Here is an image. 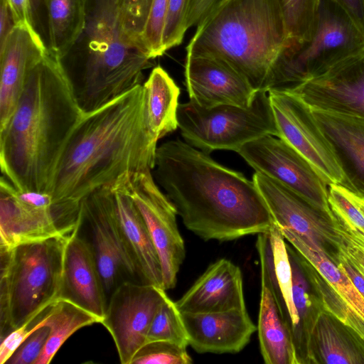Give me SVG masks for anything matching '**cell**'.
I'll use <instances>...</instances> for the list:
<instances>
[{
  "label": "cell",
  "instance_id": "2",
  "mask_svg": "<svg viewBox=\"0 0 364 364\" xmlns=\"http://www.w3.org/2000/svg\"><path fill=\"white\" fill-rule=\"evenodd\" d=\"M153 170L183 224L204 240L258 235L275 223L253 180L186 141L157 146Z\"/></svg>",
  "mask_w": 364,
  "mask_h": 364
},
{
  "label": "cell",
  "instance_id": "24",
  "mask_svg": "<svg viewBox=\"0 0 364 364\" xmlns=\"http://www.w3.org/2000/svg\"><path fill=\"white\" fill-rule=\"evenodd\" d=\"M143 87L146 125L152 138L158 141L178 127L180 89L161 66L151 70Z\"/></svg>",
  "mask_w": 364,
  "mask_h": 364
},
{
  "label": "cell",
  "instance_id": "22",
  "mask_svg": "<svg viewBox=\"0 0 364 364\" xmlns=\"http://www.w3.org/2000/svg\"><path fill=\"white\" fill-rule=\"evenodd\" d=\"M110 186L119 219L141 282L163 288L160 259L143 216L132 199L115 183Z\"/></svg>",
  "mask_w": 364,
  "mask_h": 364
},
{
  "label": "cell",
  "instance_id": "34",
  "mask_svg": "<svg viewBox=\"0 0 364 364\" xmlns=\"http://www.w3.org/2000/svg\"><path fill=\"white\" fill-rule=\"evenodd\" d=\"M190 0H169L163 32L164 52L181 43L187 31L186 21Z\"/></svg>",
  "mask_w": 364,
  "mask_h": 364
},
{
  "label": "cell",
  "instance_id": "17",
  "mask_svg": "<svg viewBox=\"0 0 364 364\" xmlns=\"http://www.w3.org/2000/svg\"><path fill=\"white\" fill-rule=\"evenodd\" d=\"M81 226L68 237L65 247L57 299L73 303L101 322L108 299L91 242L80 235Z\"/></svg>",
  "mask_w": 364,
  "mask_h": 364
},
{
  "label": "cell",
  "instance_id": "23",
  "mask_svg": "<svg viewBox=\"0 0 364 364\" xmlns=\"http://www.w3.org/2000/svg\"><path fill=\"white\" fill-rule=\"evenodd\" d=\"M257 330L261 354L266 364L297 363L290 331L263 271Z\"/></svg>",
  "mask_w": 364,
  "mask_h": 364
},
{
  "label": "cell",
  "instance_id": "43",
  "mask_svg": "<svg viewBox=\"0 0 364 364\" xmlns=\"http://www.w3.org/2000/svg\"><path fill=\"white\" fill-rule=\"evenodd\" d=\"M33 16L35 23L36 30L38 31V26L41 25L42 14L45 9L44 0H31Z\"/></svg>",
  "mask_w": 364,
  "mask_h": 364
},
{
  "label": "cell",
  "instance_id": "37",
  "mask_svg": "<svg viewBox=\"0 0 364 364\" xmlns=\"http://www.w3.org/2000/svg\"><path fill=\"white\" fill-rule=\"evenodd\" d=\"M44 310L36 318L28 321L23 326L11 332L3 340L0 346V363H6L14 352L33 331L38 323L43 318L47 310Z\"/></svg>",
  "mask_w": 364,
  "mask_h": 364
},
{
  "label": "cell",
  "instance_id": "8",
  "mask_svg": "<svg viewBox=\"0 0 364 364\" xmlns=\"http://www.w3.org/2000/svg\"><path fill=\"white\" fill-rule=\"evenodd\" d=\"M364 50V36L331 0H321L311 40L288 47L276 64L269 90H285L325 73Z\"/></svg>",
  "mask_w": 364,
  "mask_h": 364
},
{
  "label": "cell",
  "instance_id": "6",
  "mask_svg": "<svg viewBox=\"0 0 364 364\" xmlns=\"http://www.w3.org/2000/svg\"><path fill=\"white\" fill-rule=\"evenodd\" d=\"M69 236L0 247L1 341L57 300Z\"/></svg>",
  "mask_w": 364,
  "mask_h": 364
},
{
  "label": "cell",
  "instance_id": "13",
  "mask_svg": "<svg viewBox=\"0 0 364 364\" xmlns=\"http://www.w3.org/2000/svg\"><path fill=\"white\" fill-rule=\"evenodd\" d=\"M166 294L161 287L133 281L122 282L111 294L100 323L111 334L122 364H131L146 343L151 323Z\"/></svg>",
  "mask_w": 364,
  "mask_h": 364
},
{
  "label": "cell",
  "instance_id": "5",
  "mask_svg": "<svg viewBox=\"0 0 364 364\" xmlns=\"http://www.w3.org/2000/svg\"><path fill=\"white\" fill-rule=\"evenodd\" d=\"M196 28L187 55L219 59L255 91L268 92L274 67L290 46L277 0H223Z\"/></svg>",
  "mask_w": 364,
  "mask_h": 364
},
{
  "label": "cell",
  "instance_id": "20",
  "mask_svg": "<svg viewBox=\"0 0 364 364\" xmlns=\"http://www.w3.org/2000/svg\"><path fill=\"white\" fill-rule=\"evenodd\" d=\"M181 313H213L246 309L240 267L221 258L212 263L176 301Z\"/></svg>",
  "mask_w": 364,
  "mask_h": 364
},
{
  "label": "cell",
  "instance_id": "1",
  "mask_svg": "<svg viewBox=\"0 0 364 364\" xmlns=\"http://www.w3.org/2000/svg\"><path fill=\"white\" fill-rule=\"evenodd\" d=\"M156 144L146 125L139 85L82 114L66 142L48 193L62 215L78 224L82 201L93 191L124 173L154 169Z\"/></svg>",
  "mask_w": 364,
  "mask_h": 364
},
{
  "label": "cell",
  "instance_id": "15",
  "mask_svg": "<svg viewBox=\"0 0 364 364\" xmlns=\"http://www.w3.org/2000/svg\"><path fill=\"white\" fill-rule=\"evenodd\" d=\"M252 180L265 200L274 223L323 249H336L339 240L333 215L318 209L280 182L255 172Z\"/></svg>",
  "mask_w": 364,
  "mask_h": 364
},
{
  "label": "cell",
  "instance_id": "38",
  "mask_svg": "<svg viewBox=\"0 0 364 364\" xmlns=\"http://www.w3.org/2000/svg\"><path fill=\"white\" fill-rule=\"evenodd\" d=\"M223 0H190L186 28L199 26L210 13Z\"/></svg>",
  "mask_w": 364,
  "mask_h": 364
},
{
  "label": "cell",
  "instance_id": "19",
  "mask_svg": "<svg viewBox=\"0 0 364 364\" xmlns=\"http://www.w3.org/2000/svg\"><path fill=\"white\" fill-rule=\"evenodd\" d=\"M181 315L188 345L199 353H238L257 331L247 309Z\"/></svg>",
  "mask_w": 364,
  "mask_h": 364
},
{
  "label": "cell",
  "instance_id": "16",
  "mask_svg": "<svg viewBox=\"0 0 364 364\" xmlns=\"http://www.w3.org/2000/svg\"><path fill=\"white\" fill-rule=\"evenodd\" d=\"M185 78L189 100L203 107H248L257 92L229 65L206 55H186Z\"/></svg>",
  "mask_w": 364,
  "mask_h": 364
},
{
  "label": "cell",
  "instance_id": "33",
  "mask_svg": "<svg viewBox=\"0 0 364 364\" xmlns=\"http://www.w3.org/2000/svg\"><path fill=\"white\" fill-rule=\"evenodd\" d=\"M169 0H152L142 34V41L151 59L162 55L163 32Z\"/></svg>",
  "mask_w": 364,
  "mask_h": 364
},
{
  "label": "cell",
  "instance_id": "9",
  "mask_svg": "<svg viewBox=\"0 0 364 364\" xmlns=\"http://www.w3.org/2000/svg\"><path fill=\"white\" fill-rule=\"evenodd\" d=\"M114 183L132 199L143 216L160 259L163 288L173 289L186 257L175 206L156 185L151 170L124 173Z\"/></svg>",
  "mask_w": 364,
  "mask_h": 364
},
{
  "label": "cell",
  "instance_id": "41",
  "mask_svg": "<svg viewBox=\"0 0 364 364\" xmlns=\"http://www.w3.org/2000/svg\"><path fill=\"white\" fill-rule=\"evenodd\" d=\"M16 23L7 0H1L0 4V48L6 42L16 26Z\"/></svg>",
  "mask_w": 364,
  "mask_h": 364
},
{
  "label": "cell",
  "instance_id": "4",
  "mask_svg": "<svg viewBox=\"0 0 364 364\" xmlns=\"http://www.w3.org/2000/svg\"><path fill=\"white\" fill-rule=\"evenodd\" d=\"M123 0H87L84 30L60 60L83 112L97 109L142 85L152 59L127 30Z\"/></svg>",
  "mask_w": 364,
  "mask_h": 364
},
{
  "label": "cell",
  "instance_id": "32",
  "mask_svg": "<svg viewBox=\"0 0 364 364\" xmlns=\"http://www.w3.org/2000/svg\"><path fill=\"white\" fill-rule=\"evenodd\" d=\"M186 348L168 341L145 343L134 355L131 364H190Z\"/></svg>",
  "mask_w": 364,
  "mask_h": 364
},
{
  "label": "cell",
  "instance_id": "14",
  "mask_svg": "<svg viewBox=\"0 0 364 364\" xmlns=\"http://www.w3.org/2000/svg\"><path fill=\"white\" fill-rule=\"evenodd\" d=\"M282 91L294 94L311 109L364 117V50Z\"/></svg>",
  "mask_w": 364,
  "mask_h": 364
},
{
  "label": "cell",
  "instance_id": "40",
  "mask_svg": "<svg viewBox=\"0 0 364 364\" xmlns=\"http://www.w3.org/2000/svg\"><path fill=\"white\" fill-rule=\"evenodd\" d=\"M16 25H28L35 29L31 0H7Z\"/></svg>",
  "mask_w": 364,
  "mask_h": 364
},
{
  "label": "cell",
  "instance_id": "28",
  "mask_svg": "<svg viewBox=\"0 0 364 364\" xmlns=\"http://www.w3.org/2000/svg\"><path fill=\"white\" fill-rule=\"evenodd\" d=\"M100 320L74 304L57 299L48 308L44 323L49 326L50 333L44 349L35 364H48L63 344L77 330Z\"/></svg>",
  "mask_w": 364,
  "mask_h": 364
},
{
  "label": "cell",
  "instance_id": "26",
  "mask_svg": "<svg viewBox=\"0 0 364 364\" xmlns=\"http://www.w3.org/2000/svg\"><path fill=\"white\" fill-rule=\"evenodd\" d=\"M347 327L326 311L315 318L309 339L306 359L311 344H316L321 362L329 364L364 363V353Z\"/></svg>",
  "mask_w": 364,
  "mask_h": 364
},
{
  "label": "cell",
  "instance_id": "11",
  "mask_svg": "<svg viewBox=\"0 0 364 364\" xmlns=\"http://www.w3.org/2000/svg\"><path fill=\"white\" fill-rule=\"evenodd\" d=\"M278 138L283 139L313 166L329 186L349 190V185L336 153L317 124L311 108L299 97L287 91H268Z\"/></svg>",
  "mask_w": 364,
  "mask_h": 364
},
{
  "label": "cell",
  "instance_id": "30",
  "mask_svg": "<svg viewBox=\"0 0 364 364\" xmlns=\"http://www.w3.org/2000/svg\"><path fill=\"white\" fill-rule=\"evenodd\" d=\"M152 341H168L186 348L188 346L181 313L176 301H173L167 294L159 306L149 328L146 343Z\"/></svg>",
  "mask_w": 364,
  "mask_h": 364
},
{
  "label": "cell",
  "instance_id": "21",
  "mask_svg": "<svg viewBox=\"0 0 364 364\" xmlns=\"http://www.w3.org/2000/svg\"><path fill=\"white\" fill-rule=\"evenodd\" d=\"M311 110L340 161L348 191L364 198V117Z\"/></svg>",
  "mask_w": 364,
  "mask_h": 364
},
{
  "label": "cell",
  "instance_id": "7",
  "mask_svg": "<svg viewBox=\"0 0 364 364\" xmlns=\"http://www.w3.org/2000/svg\"><path fill=\"white\" fill-rule=\"evenodd\" d=\"M177 122L185 141L208 154L215 150L237 152L264 135L279 136L268 92L263 90L256 92L248 107H203L191 100L178 104Z\"/></svg>",
  "mask_w": 364,
  "mask_h": 364
},
{
  "label": "cell",
  "instance_id": "10",
  "mask_svg": "<svg viewBox=\"0 0 364 364\" xmlns=\"http://www.w3.org/2000/svg\"><path fill=\"white\" fill-rule=\"evenodd\" d=\"M82 211L91 230V245L107 299L125 281L141 282L119 219L110 185L86 197Z\"/></svg>",
  "mask_w": 364,
  "mask_h": 364
},
{
  "label": "cell",
  "instance_id": "27",
  "mask_svg": "<svg viewBox=\"0 0 364 364\" xmlns=\"http://www.w3.org/2000/svg\"><path fill=\"white\" fill-rule=\"evenodd\" d=\"M87 0H44L48 48L60 60L80 37L86 21Z\"/></svg>",
  "mask_w": 364,
  "mask_h": 364
},
{
  "label": "cell",
  "instance_id": "3",
  "mask_svg": "<svg viewBox=\"0 0 364 364\" xmlns=\"http://www.w3.org/2000/svg\"><path fill=\"white\" fill-rule=\"evenodd\" d=\"M83 113L60 60L48 48L30 71L10 120L0 131L2 175L18 191L48 193L66 142Z\"/></svg>",
  "mask_w": 364,
  "mask_h": 364
},
{
  "label": "cell",
  "instance_id": "44",
  "mask_svg": "<svg viewBox=\"0 0 364 364\" xmlns=\"http://www.w3.org/2000/svg\"><path fill=\"white\" fill-rule=\"evenodd\" d=\"M354 196L358 203L364 208V198L360 197L355 194H354Z\"/></svg>",
  "mask_w": 364,
  "mask_h": 364
},
{
  "label": "cell",
  "instance_id": "36",
  "mask_svg": "<svg viewBox=\"0 0 364 364\" xmlns=\"http://www.w3.org/2000/svg\"><path fill=\"white\" fill-rule=\"evenodd\" d=\"M151 1L123 0L122 9L125 26L129 32L142 43V34L149 14Z\"/></svg>",
  "mask_w": 364,
  "mask_h": 364
},
{
  "label": "cell",
  "instance_id": "18",
  "mask_svg": "<svg viewBox=\"0 0 364 364\" xmlns=\"http://www.w3.org/2000/svg\"><path fill=\"white\" fill-rule=\"evenodd\" d=\"M48 50L40 33L17 25L0 48V131L13 114L31 69Z\"/></svg>",
  "mask_w": 364,
  "mask_h": 364
},
{
  "label": "cell",
  "instance_id": "39",
  "mask_svg": "<svg viewBox=\"0 0 364 364\" xmlns=\"http://www.w3.org/2000/svg\"><path fill=\"white\" fill-rule=\"evenodd\" d=\"M350 18L364 36V0H331Z\"/></svg>",
  "mask_w": 364,
  "mask_h": 364
},
{
  "label": "cell",
  "instance_id": "35",
  "mask_svg": "<svg viewBox=\"0 0 364 364\" xmlns=\"http://www.w3.org/2000/svg\"><path fill=\"white\" fill-rule=\"evenodd\" d=\"M46 314L38 323L33 331L14 352L6 363H36L44 349L50 333L49 326L44 323Z\"/></svg>",
  "mask_w": 364,
  "mask_h": 364
},
{
  "label": "cell",
  "instance_id": "42",
  "mask_svg": "<svg viewBox=\"0 0 364 364\" xmlns=\"http://www.w3.org/2000/svg\"><path fill=\"white\" fill-rule=\"evenodd\" d=\"M350 279L356 289L364 297V277L341 253L336 251V262Z\"/></svg>",
  "mask_w": 364,
  "mask_h": 364
},
{
  "label": "cell",
  "instance_id": "25",
  "mask_svg": "<svg viewBox=\"0 0 364 364\" xmlns=\"http://www.w3.org/2000/svg\"><path fill=\"white\" fill-rule=\"evenodd\" d=\"M279 228L284 239L315 269L349 309L364 323V297L328 252L318 244L309 242L287 228Z\"/></svg>",
  "mask_w": 364,
  "mask_h": 364
},
{
  "label": "cell",
  "instance_id": "29",
  "mask_svg": "<svg viewBox=\"0 0 364 364\" xmlns=\"http://www.w3.org/2000/svg\"><path fill=\"white\" fill-rule=\"evenodd\" d=\"M282 11L290 46L311 39L316 30L321 0H277Z\"/></svg>",
  "mask_w": 364,
  "mask_h": 364
},
{
  "label": "cell",
  "instance_id": "31",
  "mask_svg": "<svg viewBox=\"0 0 364 364\" xmlns=\"http://www.w3.org/2000/svg\"><path fill=\"white\" fill-rule=\"evenodd\" d=\"M333 222L339 238L337 252L364 277V232L335 214Z\"/></svg>",
  "mask_w": 364,
  "mask_h": 364
},
{
  "label": "cell",
  "instance_id": "12",
  "mask_svg": "<svg viewBox=\"0 0 364 364\" xmlns=\"http://www.w3.org/2000/svg\"><path fill=\"white\" fill-rule=\"evenodd\" d=\"M237 153L255 171L272 178L332 216L328 185L309 161L282 139L267 134L241 146Z\"/></svg>",
  "mask_w": 364,
  "mask_h": 364
}]
</instances>
